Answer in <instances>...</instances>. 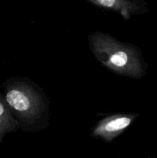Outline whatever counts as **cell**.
Masks as SVG:
<instances>
[{
	"instance_id": "1",
	"label": "cell",
	"mask_w": 157,
	"mask_h": 158,
	"mask_svg": "<svg viewBox=\"0 0 157 158\" xmlns=\"http://www.w3.org/2000/svg\"><path fill=\"white\" fill-rule=\"evenodd\" d=\"M5 100L20 129L36 132L49 125V101L42 88L26 77H14L2 83Z\"/></svg>"
},
{
	"instance_id": "2",
	"label": "cell",
	"mask_w": 157,
	"mask_h": 158,
	"mask_svg": "<svg viewBox=\"0 0 157 158\" xmlns=\"http://www.w3.org/2000/svg\"><path fill=\"white\" fill-rule=\"evenodd\" d=\"M88 43L97 61L115 75L133 80H140L146 76L148 63L135 45L119 41L101 31L91 33Z\"/></svg>"
},
{
	"instance_id": "3",
	"label": "cell",
	"mask_w": 157,
	"mask_h": 158,
	"mask_svg": "<svg viewBox=\"0 0 157 158\" xmlns=\"http://www.w3.org/2000/svg\"><path fill=\"white\" fill-rule=\"evenodd\" d=\"M139 117L137 113H118L106 116L95 123L90 133L92 138L112 143Z\"/></svg>"
},
{
	"instance_id": "4",
	"label": "cell",
	"mask_w": 157,
	"mask_h": 158,
	"mask_svg": "<svg viewBox=\"0 0 157 158\" xmlns=\"http://www.w3.org/2000/svg\"><path fill=\"white\" fill-rule=\"evenodd\" d=\"M99 9L116 12L125 20H129L132 15H143L149 12L148 5L144 0H86Z\"/></svg>"
},
{
	"instance_id": "5",
	"label": "cell",
	"mask_w": 157,
	"mask_h": 158,
	"mask_svg": "<svg viewBox=\"0 0 157 158\" xmlns=\"http://www.w3.org/2000/svg\"><path fill=\"white\" fill-rule=\"evenodd\" d=\"M19 129V123L11 112L3 93L0 89V143H2L6 134L15 132Z\"/></svg>"
},
{
	"instance_id": "6",
	"label": "cell",
	"mask_w": 157,
	"mask_h": 158,
	"mask_svg": "<svg viewBox=\"0 0 157 158\" xmlns=\"http://www.w3.org/2000/svg\"><path fill=\"white\" fill-rule=\"evenodd\" d=\"M148 158H157V157H149Z\"/></svg>"
}]
</instances>
